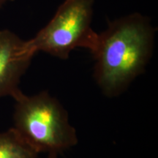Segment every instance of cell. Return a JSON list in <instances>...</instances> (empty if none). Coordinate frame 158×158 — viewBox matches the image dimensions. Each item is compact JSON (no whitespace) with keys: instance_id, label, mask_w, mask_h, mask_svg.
Returning a JSON list of instances; mask_svg holds the SVG:
<instances>
[{"instance_id":"8992f818","label":"cell","mask_w":158,"mask_h":158,"mask_svg":"<svg viewBox=\"0 0 158 158\" xmlns=\"http://www.w3.org/2000/svg\"><path fill=\"white\" fill-rule=\"evenodd\" d=\"M9 1H13V0H0V7H1L4 4H5L6 2H7Z\"/></svg>"},{"instance_id":"7a4b0ae2","label":"cell","mask_w":158,"mask_h":158,"mask_svg":"<svg viewBox=\"0 0 158 158\" xmlns=\"http://www.w3.org/2000/svg\"><path fill=\"white\" fill-rule=\"evenodd\" d=\"M14 129L38 154L57 158L78 143L76 129L62 104L46 91L15 97Z\"/></svg>"},{"instance_id":"277c9868","label":"cell","mask_w":158,"mask_h":158,"mask_svg":"<svg viewBox=\"0 0 158 158\" xmlns=\"http://www.w3.org/2000/svg\"><path fill=\"white\" fill-rule=\"evenodd\" d=\"M35 54L27 41L7 29L0 31V98H14L21 92L20 81Z\"/></svg>"},{"instance_id":"5b68a950","label":"cell","mask_w":158,"mask_h":158,"mask_svg":"<svg viewBox=\"0 0 158 158\" xmlns=\"http://www.w3.org/2000/svg\"><path fill=\"white\" fill-rule=\"evenodd\" d=\"M37 156L13 127L0 133V158H37Z\"/></svg>"},{"instance_id":"6da1fadb","label":"cell","mask_w":158,"mask_h":158,"mask_svg":"<svg viewBox=\"0 0 158 158\" xmlns=\"http://www.w3.org/2000/svg\"><path fill=\"white\" fill-rule=\"evenodd\" d=\"M154 39L155 29L138 13L116 20L98 34L92 53L94 76L104 94L119 95L143 72L152 54Z\"/></svg>"},{"instance_id":"3957f363","label":"cell","mask_w":158,"mask_h":158,"mask_svg":"<svg viewBox=\"0 0 158 158\" xmlns=\"http://www.w3.org/2000/svg\"><path fill=\"white\" fill-rule=\"evenodd\" d=\"M93 0H64L54 16L29 40L35 54L38 51L67 59L78 48L93 53L98 34L92 28Z\"/></svg>"}]
</instances>
